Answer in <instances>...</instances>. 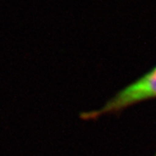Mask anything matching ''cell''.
Segmentation results:
<instances>
[{
    "label": "cell",
    "instance_id": "6da1fadb",
    "mask_svg": "<svg viewBox=\"0 0 156 156\" xmlns=\"http://www.w3.org/2000/svg\"><path fill=\"white\" fill-rule=\"evenodd\" d=\"M156 99V66L131 84L125 86L100 108L80 115L84 120L119 114L136 105Z\"/></svg>",
    "mask_w": 156,
    "mask_h": 156
}]
</instances>
